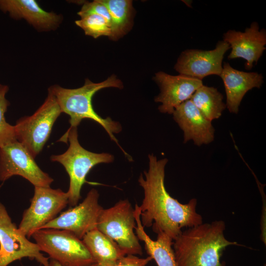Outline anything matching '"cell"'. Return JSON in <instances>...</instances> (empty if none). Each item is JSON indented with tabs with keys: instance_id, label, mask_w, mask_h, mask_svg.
<instances>
[{
	"instance_id": "18",
	"label": "cell",
	"mask_w": 266,
	"mask_h": 266,
	"mask_svg": "<svg viewBox=\"0 0 266 266\" xmlns=\"http://www.w3.org/2000/svg\"><path fill=\"white\" fill-rule=\"evenodd\" d=\"M136 222L135 233L139 240L143 242L148 255L154 259L158 266H177L172 248L173 240L162 232L157 233L156 240L152 239L142 226L138 205L134 208Z\"/></svg>"
},
{
	"instance_id": "22",
	"label": "cell",
	"mask_w": 266,
	"mask_h": 266,
	"mask_svg": "<svg viewBox=\"0 0 266 266\" xmlns=\"http://www.w3.org/2000/svg\"><path fill=\"white\" fill-rule=\"evenodd\" d=\"M80 20L75 21L76 25L81 28L87 35L95 38L100 36L110 37L111 26L101 15L95 13L77 14Z\"/></svg>"
},
{
	"instance_id": "9",
	"label": "cell",
	"mask_w": 266,
	"mask_h": 266,
	"mask_svg": "<svg viewBox=\"0 0 266 266\" xmlns=\"http://www.w3.org/2000/svg\"><path fill=\"white\" fill-rule=\"evenodd\" d=\"M14 175L23 177L34 187H50L54 181L17 140L0 147V180L4 181Z\"/></svg>"
},
{
	"instance_id": "7",
	"label": "cell",
	"mask_w": 266,
	"mask_h": 266,
	"mask_svg": "<svg viewBox=\"0 0 266 266\" xmlns=\"http://www.w3.org/2000/svg\"><path fill=\"white\" fill-rule=\"evenodd\" d=\"M61 113L55 97L48 91L46 99L38 109L32 115L21 118L14 126L16 139L34 158L43 149Z\"/></svg>"
},
{
	"instance_id": "6",
	"label": "cell",
	"mask_w": 266,
	"mask_h": 266,
	"mask_svg": "<svg viewBox=\"0 0 266 266\" xmlns=\"http://www.w3.org/2000/svg\"><path fill=\"white\" fill-rule=\"evenodd\" d=\"M134 209L127 199L103 209L97 229L114 241L126 255H141L142 249L135 233Z\"/></svg>"
},
{
	"instance_id": "15",
	"label": "cell",
	"mask_w": 266,
	"mask_h": 266,
	"mask_svg": "<svg viewBox=\"0 0 266 266\" xmlns=\"http://www.w3.org/2000/svg\"><path fill=\"white\" fill-rule=\"evenodd\" d=\"M172 114L183 132L184 143L192 140L195 145L200 146L214 140L215 129L212 122L201 113L190 100L175 107Z\"/></svg>"
},
{
	"instance_id": "19",
	"label": "cell",
	"mask_w": 266,
	"mask_h": 266,
	"mask_svg": "<svg viewBox=\"0 0 266 266\" xmlns=\"http://www.w3.org/2000/svg\"><path fill=\"white\" fill-rule=\"evenodd\" d=\"M82 240L96 264H109L126 255L114 241L97 228L87 233Z\"/></svg>"
},
{
	"instance_id": "17",
	"label": "cell",
	"mask_w": 266,
	"mask_h": 266,
	"mask_svg": "<svg viewBox=\"0 0 266 266\" xmlns=\"http://www.w3.org/2000/svg\"><path fill=\"white\" fill-rule=\"evenodd\" d=\"M226 94V107L230 113L237 114L246 93L254 88H260L264 83L262 74L237 70L224 62L220 75Z\"/></svg>"
},
{
	"instance_id": "11",
	"label": "cell",
	"mask_w": 266,
	"mask_h": 266,
	"mask_svg": "<svg viewBox=\"0 0 266 266\" xmlns=\"http://www.w3.org/2000/svg\"><path fill=\"white\" fill-rule=\"evenodd\" d=\"M99 199L98 191L92 189L81 203L63 212L41 229L66 230L82 239L87 233L97 228L98 219L103 209Z\"/></svg>"
},
{
	"instance_id": "28",
	"label": "cell",
	"mask_w": 266,
	"mask_h": 266,
	"mask_svg": "<svg viewBox=\"0 0 266 266\" xmlns=\"http://www.w3.org/2000/svg\"><path fill=\"white\" fill-rule=\"evenodd\" d=\"M265 266H266V265H265Z\"/></svg>"
},
{
	"instance_id": "14",
	"label": "cell",
	"mask_w": 266,
	"mask_h": 266,
	"mask_svg": "<svg viewBox=\"0 0 266 266\" xmlns=\"http://www.w3.org/2000/svg\"><path fill=\"white\" fill-rule=\"evenodd\" d=\"M223 40L231 48L228 59L242 58L246 61L245 68L250 70L266 49V31L264 29L260 30L258 23L254 22L244 32L228 30L223 34Z\"/></svg>"
},
{
	"instance_id": "23",
	"label": "cell",
	"mask_w": 266,
	"mask_h": 266,
	"mask_svg": "<svg viewBox=\"0 0 266 266\" xmlns=\"http://www.w3.org/2000/svg\"><path fill=\"white\" fill-rule=\"evenodd\" d=\"M8 91V87L7 85L0 84V147L17 140L14 126L8 123L4 116L9 104L5 98Z\"/></svg>"
},
{
	"instance_id": "8",
	"label": "cell",
	"mask_w": 266,
	"mask_h": 266,
	"mask_svg": "<svg viewBox=\"0 0 266 266\" xmlns=\"http://www.w3.org/2000/svg\"><path fill=\"white\" fill-rule=\"evenodd\" d=\"M68 194L60 189L34 187L30 206L23 212L18 227L28 238L57 217L68 203Z\"/></svg>"
},
{
	"instance_id": "20",
	"label": "cell",
	"mask_w": 266,
	"mask_h": 266,
	"mask_svg": "<svg viewBox=\"0 0 266 266\" xmlns=\"http://www.w3.org/2000/svg\"><path fill=\"white\" fill-rule=\"evenodd\" d=\"M190 100L201 113L211 122L219 118L227 108L223 101V95L213 87L202 85Z\"/></svg>"
},
{
	"instance_id": "27",
	"label": "cell",
	"mask_w": 266,
	"mask_h": 266,
	"mask_svg": "<svg viewBox=\"0 0 266 266\" xmlns=\"http://www.w3.org/2000/svg\"><path fill=\"white\" fill-rule=\"evenodd\" d=\"M189 7H191L192 0H182Z\"/></svg>"
},
{
	"instance_id": "12",
	"label": "cell",
	"mask_w": 266,
	"mask_h": 266,
	"mask_svg": "<svg viewBox=\"0 0 266 266\" xmlns=\"http://www.w3.org/2000/svg\"><path fill=\"white\" fill-rule=\"evenodd\" d=\"M230 49V45L222 40L211 50H185L178 58L174 69L179 74L200 80L210 75L220 76L224 55Z\"/></svg>"
},
{
	"instance_id": "2",
	"label": "cell",
	"mask_w": 266,
	"mask_h": 266,
	"mask_svg": "<svg viewBox=\"0 0 266 266\" xmlns=\"http://www.w3.org/2000/svg\"><path fill=\"white\" fill-rule=\"evenodd\" d=\"M225 229L224 221L216 220L182 231L172 242L177 266H225L220 261L223 251L238 245L226 238Z\"/></svg>"
},
{
	"instance_id": "24",
	"label": "cell",
	"mask_w": 266,
	"mask_h": 266,
	"mask_svg": "<svg viewBox=\"0 0 266 266\" xmlns=\"http://www.w3.org/2000/svg\"><path fill=\"white\" fill-rule=\"evenodd\" d=\"M95 13L103 16L110 24L112 21L109 11L101 0H95L92 2H84L80 10L77 14Z\"/></svg>"
},
{
	"instance_id": "5",
	"label": "cell",
	"mask_w": 266,
	"mask_h": 266,
	"mask_svg": "<svg viewBox=\"0 0 266 266\" xmlns=\"http://www.w3.org/2000/svg\"><path fill=\"white\" fill-rule=\"evenodd\" d=\"M32 237L40 251L62 266H93L96 265L82 239L71 232L56 229H42Z\"/></svg>"
},
{
	"instance_id": "4",
	"label": "cell",
	"mask_w": 266,
	"mask_h": 266,
	"mask_svg": "<svg viewBox=\"0 0 266 266\" xmlns=\"http://www.w3.org/2000/svg\"><path fill=\"white\" fill-rule=\"evenodd\" d=\"M69 142L67 150L61 155H52V161L62 164L69 177V185L67 192L70 206L78 204L81 199V190L86 181V176L95 166L102 163H110L114 161L113 155L107 153H97L87 150L79 143L77 129L69 127L59 141Z\"/></svg>"
},
{
	"instance_id": "3",
	"label": "cell",
	"mask_w": 266,
	"mask_h": 266,
	"mask_svg": "<svg viewBox=\"0 0 266 266\" xmlns=\"http://www.w3.org/2000/svg\"><path fill=\"white\" fill-rule=\"evenodd\" d=\"M123 87L122 81L112 75L99 83H94L86 79L83 86L76 89L64 88L58 85H52L48 89V91L55 97L62 113L69 116L70 127L77 128L84 119L95 121L102 127L111 140L117 144L129 159L130 157L121 148L114 135L122 131L121 125L110 117L103 118L98 115L92 103L93 97L99 91L109 87L122 89Z\"/></svg>"
},
{
	"instance_id": "1",
	"label": "cell",
	"mask_w": 266,
	"mask_h": 266,
	"mask_svg": "<svg viewBox=\"0 0 266 266\" xmlns=\"http://www.w3.org/2000/svg\"><path fill=\"white\" fill-rule=\"evenodd\" d=\"M148 169L138 180L144 192L139 205L141 222L144 228L152 227L155 233H164L173 240L182 228L202 223V216L196 211L197 200L192 199L183 204L172 198L165 185L168 160H159L153 154L148 155Z\"/></svg>"
},
{
	"instance_id": "16",
	"label": "cell",
	"mask_w": 266,
	"mask_h": 266,
	"mask_svg": "<svg viewBox=\"0 0 266 266\" xmlns=\"http://www.w3.org/2000/svg\"><path fill=\"white\" fill-rule=\"evenodd\" d=\"M0 10L14 19L26 20L39 32L55 30L63 20L62 15L44 10L34 0H0Z\"/></svg>"
},
{
	"instance_id": "10",
	"label": "cell",
	"mask_w": 266,
	"mask_h": 266,
	"mask_svg": "<svg viewBox=\"0 0 266 266\" xmlns=\"http://www.w3.org/2000/svg\"><path fill=\"white\" fill-rule=\"evenodd\" d=\"M35 243L30 241L12 222L4 206L0 202V266L28 258L48 266L49 258L44 256Z\"/></svg>"
},
{
	"instance_id": "13",
	"label": "cell",
	"mask_w": 266,
	"mask_h": 266,
	"mask_svg": "<svg viewBox=\"0 0 266 266\" xmlns=\"http://www.w3.org/2000/svg\"><path fill=\"white\" fill-rule=\"evenodd\" d=\"M154 81L160 89L155 101L160 102L159 110L172 114L174 109L190 100L194 92L203 85L202 80L179 74L171 75L163 71L156 73Z\"/></svg>"
},
{
	"instance_id": "26",
	"label": "cell",
	"mask_w": 266,
	"mask_h": 266,
	"mask_svg": "<svg viewBox=\"0 0 266 266\" xmlns=\"http://www.w3.org/2000/svg\"><path fill=\"white\" fill-rule=\"evenodd\" d=\"M95 265L93 266H95ZM48 266H62L57 261L52 259H50Z\"/></svg>"
},
{
	"instance_id": "25",
	"label": "cell",
	"mask_w": 266,
	"mask_h": 266,
	"mask_svg": "<svg viewBox=\"0 0 266 266\" xmlns=\"http://www.w3.org/2000/svg\"><path fill=\"white\" fill-rule=\"evenodd\" d=\"M152 260V257L149 256L145 258H140L136 255H126L112 263L96 264L95 266H146Z\"/></svg>"
},
{
	"instance_id": "21",
	"label": "cell",
	"mask_w": 266,
	"mask_h": 266,
	"mask_svg": "<svg viewBox=\"0 0 266 266\" xmlns=\"http://www.w3.org/2000/svg\"><path fill=\"white\" fill-rule=\"evenodd\" d=\"M110 13L111 33L110 38L117 40L129 31L133 12V2L130 0H101Z\"/></svg>"
}]
</instances>
